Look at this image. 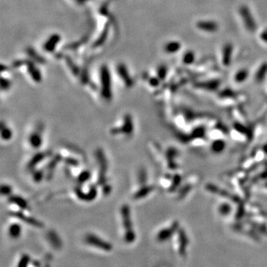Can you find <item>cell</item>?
I'll return each mask as SVG.
<instances>
[{"instance_id":"7c38bea8","label":"cell","mask_w":267,"mask_h":267,"mask_svg":"<svg viewBox=\"0 0 267 267\" xmlns=\"http://www.w3.org/2000/svg\"><path fill=\"white\" fill-rule=\"evenodd\" d=\"M47 239L48 240L50 244L55 249H59L62 246L60 238H59L58 235L54 231H50L47 234Z\"/></svg>"},{"instance_id":"9a60e30c","label":"cell","mask_w":267,"mask_h":267,"mask_svg":"<svg viewBox=\"0 0 267 267\" xmlns=\"http://www.w3.org/2000/svg\"><path fill=\"white\" fill-rule=\"evenodd\" d=\"M91 177V173L88 170H83L80 171L77 176V181L79 184H85Z\"/></svg>"},{"instance_id":"e0dca14e","label":"cell","mask_w":267,"mask_h":267,"mask_svg":"<svg viewBox=\"0 0 267 267\" xmlns=\"http://www.w3.org/2000/svg\"><path fill=\"white\" fill-rule=\"evenodd\" d=\"M13 189L12 187L8 184H5V183H3L1 186V194L2 196H6V197H9L12 194Z\"/></svg>"},{"instance_id":"3957f363","label":"cell","mask_w":267,"mask_h":267,"mask_svg":"<svg viewBox=\"0 0 267 267\" xmlns=\"http://www.w3.org/2000/svg\"><path fill=\"white\" fill-rule=\"evenodd\" d=\"M84 242L90 247L103 252H109L112 250V245L96 234L88 233L85 235Z\"/></svg>"},{"instance_id":"277c9868","label":"cell","mask_w":267,"mask_h":267,"mask_svg":"<svg viewBox=\"0 0 267 267\" xmlns=\"http://www.w3.org/2000/svg\"><path fill=\"white\" fill-rule=\"evenodd\" d=\"M96 157L98 162V172L97 175V185H102L106 183V173L108 171V160L102 149H97L96 151Z\"/></svg>"},{"instance_id":"2e32d148","label":"cell","mask_w":267,"mask_h":267,"mask_svg":"<svg viewBox=\"0 0 267 267\" xmlns=\"http://www.w3.org/2000/svg\"><path fill=\"white\" fill-rule=\"evenodd\" d=\"M120 76L122 77V79L126 83V85L127 86H132V81L130 77H129V74H128V72L126 70V68H124L123 67L120 68Z\"/></svg>"},{"instance_id":"d6986e66","label":"cell","mask_w":267,"mask_h":267,"mask_svg":"<svg viewBox=\"0 0 267 267\" xmlns=\"http://www.w3.org/2000/svg\"><path fill=\"white\" fill-rule=\"evenodd\" d=\"M58 39H56V37H53V39H50V42H48V43H47V45H46V48L48 49V50H52V49L53 48H53V47H54V45H55V43H56V41H57Z\"/></svg>"},{"instance_id":"9c48e42d","label":"cell","mask_w":267,"mask_h":267,"mask_svg":"<svg viewBox=\"0 0 267 267\" xmlns=\"http://www.w3.org/2000/svg\"><path fill=\"white\" fill-rule=\"evenodd\" d=\"M8 201L9 203L12 205V206H15L16 208H18V209L21 210H27L29 208V206H28V201L20 195H16V194H11V196H9L8 199Z\"/></svg>"},{"instance_id":"52a82bcc","label":"cell","mask_w":267,"mask_h":267,"mask_svg":"<svg viewBox=\"0 0 267 267\" xmlns=\"http://www.w3.org/2000/svg\"><path fill=\"white\" fill-rule=\"evenodd\" d=\"M42 132H43V126L42 124H38L35 129L32 131L28 137V142L29 146L33 149H39L42 145Z\"/></svg>"},{"instance_id":"ffe728a7","label":"cell","mask_w":267,"mask_h":267,"mask_svg":"<svg viewBox=\"0 0 267 267\" xmlns=\"http://www.w3.org/2000/svg\"><path fill=\"white\" fill-rule=\"evenodd\" d=\"M28 267H41V264L38 260H31Z\"/></svg>"},{"instance_id":"7a4b0ae2","label":"cell","mask_w":267,"mask_h":267,"mask_svg":"<svg viewBox=\"0 0 267 267\" xmlns=\"http://www.w3.org/2000/svg\"><path fill=\"white\" fill-rule=\"evenodd\" d=\"M134 130L133 118L131 114H126L122 118L119 126H114L110 129V133L114 136L124 135L126 137H130L133 134Z\"/></svg>"},{"instance_id":"4fadbf2b","label":"cell","mask_w":267,"mask_h":267,"mask_svg":"<svg viewBox=\"0 0 267 267\" xmlns=\"http://www.w3.org/2000/svg\"><path fill=\"white\" fill-rule=\"evenodd\" d=\"M13 137V132L4 122H2L1 124V137L2 140L5 141H9Z\"/></svg>"},{"instance_id":"5b68a950","label":"cell","mask_w":267,"mask_h":267,"mask_svg":"<svg viewBox=\"0 0 267 267\" xmlns=\"http://www.w3.org/2000/svg\"><path fill=\"white\" fill-rule=\"evenodd\" d=\"M75 194L77 198L83 201L91 202L97 197V184H91L85 187L84 184L76 188Z\"/></svg>"},{"instance_id":"8992f818","label":"cell","mask_w":267,"mask_h":267,"mask_svg":"<svg viewBox=\"0 0 267 267\" xmlns=\"http://www.w3.org/2000/svg\"><path fill=\"white\" fill-rule=\"evenodd\" d=\"M11 214L13 217H15L16 219H19V220L23 221L25 223L29 224L31 226H34L35 228L40 229L44 226L42 222L38 220L37 219L34 218L30 214H28L25 210L18 209V208H17L15 210L11 209Z\"/></svg>"},{"instance_id":"ba28073f","label":"cell","mask_w":267,"mask_h":267,"mask_svg":"<svg viewBox=\"0 0 267 267\" xmlns=\"http://www.w3.org/2000/svg\"><path fill=\"white\" fill-rule=\"evenodd\" d=\"M101 84H102V96L106 100H110L111 98V85L110 74L108 69L102 68L101 75Z\"/></svg>"},{"instance_id":"ac0fdd59","label":"cell","mask_w":267,"mask_h":267,"mask_svg":"<svg viewBox=\"0 0 267 267\" xmlns=\"http://www.w3.org/2000/svg\"><path fill=\"white\" fill-rule=\"evenodd\" d=\"M44 174L45 173L43 172V171L41 170H36V171H34L32 173V177L33 180L34 181V182L36 183H39L42 181V179L44 178Z\"/></svg>"},{"instance_id":"6da1fadb","label":"cell","mask_w":267,"mask_h":267,"mask_svg":"<svg viewBox=\"0 0 267 267\" xmlns=\"http://www.w3.org/2000/svg\"><path fill=\"white\" fill-rule=\"evenodd\" d=\"M120 213L123 241L126 243H132L136 240V235L133 228L130 207L127 204H123L121 206Z\"/></svg>"},{"instance_id":"8fae6325","label":"cell","mask_w":267,"mask_h":267,"mask_svg":"<svg viewBox=\"0 0 267 267\" xmlns=\"http://www.w3.org/2000/svg\"><path fill=\"white\" fill-rule=\"evenodd\" d=\"M21 223L18 221L14 220L9 223L8 227V234L11 239H18L22 234Z\"/></svg>"},{"instance_id":"5bb4252c","label":"cell","mask_w":267,"mask_h":267,"mask_svg":"<svg viewBox=\"0 0 267 267\" xmlns=\"http://www.w3.org/2000/svg\"><path fill=\"white\" fill-rule=\"evenodd\" d=\"M31 262V258L27 254H22L17 260L14 267H28Z\"/></svg>"},{"instance_id":"30bf717a","label":"cell","mask_w":267,"mask_h":267,"mask_svg":"<svg viewBox=\"0 0 267 267\" xmlns=\"http://www.w3.org/2000/svg\"><path fill=\"white\" fill-rule=\"evenodd\" d=\"M50 155V153L48 151H42V152H38L35 154V155L33 156L29 162H28L27 168L29 170H34L37 166L38 164L42 162L45 159L48 158Z\"/></svg>"}]
</instances>
